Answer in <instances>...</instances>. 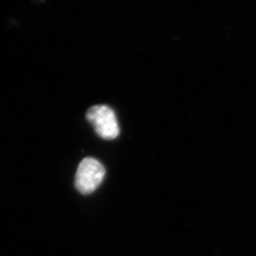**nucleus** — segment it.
<instances>
[{"label":"nucleus","instance_id":"obj_1","mask_svg":"<svg viewBox=\"0 0 256 256\" xmlns=\"http://www.w3.org/2000/svg\"><path fill=\"white\" fill-rule=\"evenodd\" d=\"M106 174L104 166L98 160L86 158L79 164L75 176V186L81 194H89L101 185Z\"/></svg>","mask_w":256,"mask_h":256},{"label":"nucleus","instance_id":"obj_2","mask_svg":"<svg viewBox=\"0 0 256 256\" xmlns=\"http://www.w3.org/2000/svg\"><path fill=\"white\" fill-rule=\"evenodd\" d=\"M86 119L94 126L99 136L105 140H114L120 133L116 114L105 105L92 106L86 112Z\"/></svg>","mask_w":256,"mask_h":256}]
</instances>
